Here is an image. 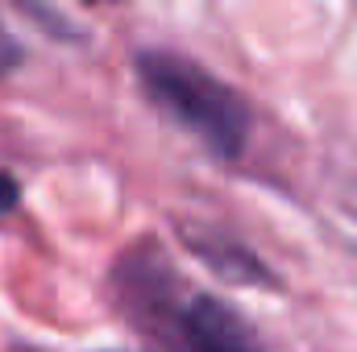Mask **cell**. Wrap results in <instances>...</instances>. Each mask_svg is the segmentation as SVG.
<instances>
[{
    "mask_svg": "<svg viewBox=\"0 0 357 352\" xmlns=\"http://www.w3.org/2000/svg\"><path fill=\"white\" fill-rule=\"evenodd\" d=\"M125 315L162 352H270L254 323L216 294L183 290L178 273L154 245H137L116 265Z\"/></svg>",
    "mask_w": 357,
    "mask_h": 352,
    "instance_id": "6da1fadb",
    "label": "cell"
},
{
    "mask_svg": "<svg viewBox=\"0 0 357 352\" xmlns=\"http://www.w3.org/2000/svg\"><path fill=\"white\" fill-rule=\"evenodd\" d=\"M137 79L146 95L175 116L183 129H191L216 158L233 162L245 154L250 141V104L241 91H233L225 79H216L208 67L183 58L175 50H142L137 54Z\"/></svg>",
    "mask_w": 357,
    "mask_h": 352,
    "instance_id": "7a4b0ae2",
    "label": "cell"
},
{
    "mask_svg": "<svg viewBox=\"0 0 357 352\" xmlns=\"http://www.w3.org/2000/svg\"><path fill=\"white\" fill-rule=\"evenodd\" d=\"M17 63H21V42L4 29V21H0V79L4 75H13L17 71Z\"/></svg>",
    "mask_w": 357,
    "mask_h": 352,
    "instance_id": "3957f363",
    "label": "cell"
},
{
    "mask_svg": "<svg viewBox=\"0 0 357 352\" xmlns=\"http://www.w3.org/2000/svg\"><path fill=\"white\" fill-rule=\"evenodd\" d=\"M17 199H21V182L8 175V170H0V216H4V211H13V207H17Z\"/></svg>",
    "mask_w": 357,
    "mask_h": 352,
    "instance_id": "277c9868",
    "label": "cell"
},
{
    "mask_svg": "<svg viewBox=\"0 0 357 352\" xmlns=\"http://www.w3.org/2000/svg\"><path fill=\"white\" fill-rule=\"evenodd\" d=\"M108 352H116V349H108Z\"/></svg>",
    "mask_w": 357,
    "mask_h": 352,
    "instance_id": "5b68a950",
    "label": "cell"
}]
</instances>
